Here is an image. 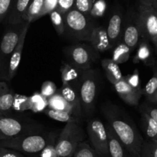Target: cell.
<instances>
[{"instance_id":"7402d4cb","label":"cell","mask_w":157,"mask_h":157,"mask_svg":"<svg viewBox=\"0 0 157 157\" xmlns=\"http://www.w3.org/2000/svg\"><path fill=\"white\" fill-rule=\"evenodd\" d=\"M141 126L147 140L157 143V123L145 112H141Z\"/></svg>"},{"instance_id":"9c48e42d","label":"cell","mask_w":157,"mask_h":157,"mask_svg":"<svg viewBox=\"0 0 157 157\" xmlns=\"http://www.w3.org/2000/svg\"><path fill=\"white\" fill-rule=\"evenodd\" d=\"M137 13L140 37L155 44L157 38V12L152 6L139 4Z\"/></svg>"},{"instance_id":"ba28073f","label":"cell","mask_w":157,"mask_h":157,"mask_svg":"<svg viewBox=\"0 0 157 157\" xmlns=\"http://www.w3.org/2000/svg\"><path fill=\"white\" fill-rule=\"evenodd\" d=\"M29 119L14 115H0V140L15 138L21 134L35 132L38 128Z\"/></svg>"},{"instance_id":"b9f144b4","label":"cell","mask_w":157,"mask_h":157,"mask_svg":"<svg viewBox=\"0 0 157 157\" xmlns=\"http://www.w3.org/2000/svg\"><path fill=\"white\" fill-rule=\"evenodd\" d=\"M140 111L145 112L157 123V107H155L150 103H144L141 105Z\"/></svg>"},{"instance_id":"4dcf8cb0","label":"cell","mask_w":157,"mask_h":157,"mask_svg":"<svg viewBox=\"0 0 157 157\" xmlns=\"http://www.w3.org/2000/svg\"><path fill=\"white\" fill-rule=\"evenodd\" d=\"M52 21V26L55 28V31L59 35H64V15L58 12L57 9L52 11L49 13Z\"/></svg>"},{"instance_id":"603a6c76","label":"cell","mask_w":157,"mask_h":157,"mask_svg":"<svg viewBox=\"0 0 157 157\" xmlns=\"http://www.w3.org/2000/svg\"><path fill=\"white\" fill-rule=\"evenodd\" d=\"M135 62H142L146 65H153V54L149 41L143 38L138 46L136 55L134 58Z\"/></svg>"},{"instance_id":"74e56055","label":"cell","mask_w":157,"mask_h":157,"mask_svg":"<svg viewBox=\"0 0 157 157\" xmlns=\"http://www.w3.org/2000/svg\"><path fill=\"white\" fill-rule=\"evenodd\" d=\"M123 78H124L130 86H131L132 87H133L134 89H142L140 87V79L139 72H138L137 69H136L133 74H130V75H126V76H124Z\"/></svg>"},{"instance_id":"52a82bcc","label":"cell","mask_w":157,"mask_h":157,"mask_svg":"<svg viewBox=\"0 0 157 157\" xmlns=\"http://www.w3.org/2000/svg\"><path fill=\"white\" fill-rule=\"evenodd\" d=\"M26 22L16 26H11L3 35L0 42V78H7L9 60L16 47Z\"/></svg>"},{"instance_id":"7a4b0ae2","label":"cell","mask_w":157,"mask_h":157,"mask_svg":"<svg viewBox=\"0 0 157 157\" xmlns=\"http://www.w3.org/2000/svg\"><path fill=\"white\" fill-rule=\"evenodd\" d=\"M64 36L73 41L89 42L92 31L96 27L93 17L75 8L64 15Z\"/></svg>"},{"instance_id":"9a60e30c","label":"cell","mask_w":157,"mask_h":157,"mask_svg":"<svg viewBox=\"0 0 157 157\" xmlns=\"http://www.w3.org/2000/svg\"><path fill=\"white\" fill-rule=\"evenodd\" d=\"M59 93L71 106L73 111V115L80 119L83 115V110L79 91L71 86H62Z\"/></svg>"},{"instance_id":"5bb4252c","label":"cell","mask_w":157,"mask_h":157,"mask_svg":"<svg viewBox=\"0 0 157 157\" xmlns=\"http://www.w3.org/2000/svg\"><path fill=\"white\" fill-rule=\"evenodd\" d=\"M124 16L121 11H116L112 14L107 27V35L112 49L121 42L124 29Z\"/></svg>"},{"instance_id":"d6a6232c","label":"cell","mask_w":157,"mask_h":157,"mask_svg":"<svg viewBox=\"0 0 157 157\" xmlns=\"http://www.w3.org/2000/svg\"><path fill=\"white\" fill-rule=\"evenodd\" d=\"M140 157H157V143L144 140L141 148Z\"/></svg>"},{"instance_id":"4fadbf2b","label":"cell","mask_w":157,"mask_h":157,"mask_svg":"<svg viewBox=\"0 0 157 157\" xmlns=\"http://www.w3.org/2000/svg\"><path fill=\"white\" fill-rule=\"evenodd\" d=\"M124 78V77H123ZM114 89L121 99L130 106H137L143 95V89H136L128 84L124 78L113 84Z\"/></svg>"},{"instance_id":"7c38bea8","label":"cell","mask_w":157,"mask_h":157,"mask_svg":"<svg viewBox=\"0 0 157 157\" xmlns=\"http://www.w3.org/2000/svg\"><path fill=\"white\" fill-rule=\"evenodd\" d=\"M29 26H30V23L26 22L24 29H23L21 35H20L18 44H17L16 47L15 48L12 55H11L9 63V68H8L7 78H6V80H8V81H11L15 76L17 72H18V66H19L20 62H21L22 51L23 49H24L26 35H27L28 31L29 29Z\"/></svg>"},{"instance_id":"f6af8a7d","label":"cell","mask_w":157,"mask_h":157,"mask_svg":"<svg viewBox=\"0 0 157 157\" xmlns=\"http://www.w3.org/2000/svg\"><path fill=\"white\" fill-rule=\"evenodd\" d=\"M152 6L157 12V0H152Z\"/></svg>"},{"instance_id":"681fc988","label":"cell","mask_w":157,"mask_h":157,"mask_svg":"<svg viewBox=\"0 0 157 157\" xmlns=\"http://www.w3.org/2000/svg\"><path fill=\"white\" fill-rule=\"evenodd\" d=\"M0 115H2V114H1V113H0Z\"/></svg>"},{"instance_id":"7bdbcfd3","label":"cell","mask_w":157,"mask_h":157,"mask_svg":"<svg viewBox=\"0 0 157 157\" xmlns=\"http://www.w3.org/2000/svg\"><path fill=\"white\" fill-rule=\"evenodd\" d=\"M0 157H25L21 152L0 145Z\"/></svg>"},{"instance_id":"83f0119b","label":"cell","mask_w":157,"mask_h":157,"mask_svg":"<svg viewBox=\"0 0 157 157\" xmlns=\"http://www.w3.org/2000/svg\"><path fill=\"white\" fill-rule=\"evenodd\" d=\"M48 107L56 110H62L68 112L73 115V111L68 103L63 98L62 95L57 92L55 95L48 99Z\"/></svg>"},{"instance_id":"d590c367","label":"cell","mask_w":157,"mask_h":157,"mask_svg":"<svg viewBox=\"0 0 157 157\" xmlns=\"http://www.w3.org/2000/svg\"><path fill=\"white\" fill-rule=\"evenodd\" d=\"M106 10V3L104 0H98L95 4H93L90 15L93 18H100L104 15Z\"/></svg>"},{"instance_id":"c3c4849f","label":"cell","mask_w":157,"mask_h":157,"mask_svg":"<svg viewBox=\"0 0 157 157\" xmlns=\"http://www.w3.org/2000/svg\"><path fill=\"white\" fill-rule=\"evenodd\" d=\"M29 157H37V156H29Z\"/></svg>"},{"instance_id":"d6986e66","label":"cell","mask_w":157,"mask_h":157,"mask_svg":"<svg viewBox=\"0 0 157 157\" xmlns=\"http://www.w3.org/2000/svg\"><path fill=\"white\" fill-rule=\"evenodd\" d=\"M105 126L107 133L108 157H126L127 152L115 132L108 124Z\"/></svg>"},{"instance_id":"836d02e7","label":"cell","mask_w":157,"mask_h":157,"mask_svg":"<svg viewBox=\"0 0 157 157\" xmlns=\"http://www.w3.org/2000/svg\"><path fill=\"white\" fill-rule=\"evenodd\" d=\"M93 4V0H75L73 8L82 13L90 15Z\"/></svg>"},{"instance_id":"4316f807","label":"cell","mask_w":157,"mask_h":157,"mask_svg":"<svg viewBox=\"0 0 157 157\" xmlns=\"http://www.w3.org/2000/svg\"><path fill=\"white\" fill-rule=\"evenodd\" d=\"M113 49V55H112V59L115 62L119 65L128 61L129 58H130L131 50L127 45L124 44L123 42H121L118 43Z\"/></svg>"},{"instance_id":"44dd1931","label":"cell","mask_w":157,"mask_h":157,"mask_svg":"<svg viewBox=\"0 0 157 157\" xmlns=\"http://www.w3.org/2000/svg\"><path fill=\"white\" fill-rule=\"evenodd\" d=\"M101 65L104 69L107 79L113 85L122 79L124 77L119 65L112 58H104L101 61Z\"/></svg>"},{"instance_id":"ffe728a7","label":"cell","mask_w":157,"mask_h":157,"mask_svg":"<svg viewBox=\"0 0 157 157\" xmlns=\"http://www.w3.org/2000/svg\"><path fill=\"white\" fill-rule=\"evenodd\" d=\"M14 92L9 89L7 83L0 81V113L8 115L12 111L14 101Z\"/></svg>"},{"instance_id":"6da1fadb","label":"cell","mask_w":157,"mask_h":157,"mask_svg":"<svg viewBox=\"0 0 157 157\" xmlns=\"http://www.w3.org/2000/svg\"><path fill=\"white\" fill-rule=\"evenodd\" d=\"M101 112L126 151L133 157H140L144 139L131 119L122 109L111 103H104Z\"/></svg>"},{"instance_id":"f1b7e54d","label":"cell","mask_w":157,"mask_h":157,"mask_svg":"<svg viewBox=\"0 0 157 157\" xmlns=\"http://www.w3.org/2000/svg\"><path fill=\"white\" fill-rule=\"evenodd\" d=\"M29 99L30 110L32 112H43L48 107V99L43 96L40 92H35Z\"/></svg>"},{"instance_id":"8992f818","label":"cell","mask_w":157,"mask_h":157,"mask_svg":"<svg viewBox=\"0 0 157 157\" xmlns=\"http://www.w3.org/2000/svg\"><path fill=\"white\" fill-rule=\"evenodd\" d=\"M67 62L81 70L91 68L94 62L99 58V52L87 44H75L63 49Z\"/></svg>"},{"instance_id":"e0dca14e","label":"cell","mask_w":157,"mask_h":157,"mask_svg":"<svg viewBox=\"0 0 157 157\" xmlns=\"http://www.w3.org/2000/svg\"><path fill=\"white\" fill-rule=\"evenodd\" d=\"M89 42L98 52H106L112 49L107 35V28L104 26H96L93 29Z\"/></svg>"},{"instance_id":"3957f363","label":"cell","mask_w":157,"mask_h":157,"mask_svg":"<svg viewBox=\"0 0 157 157\" xmlns=\"http://www.w3.org/2000/svg\"><path fill=\"white\" fill-rule=\"evenodd\" d=\"M53 141H55V138L49 135L29 132L21 134L10 139L0 140V145L22 154L33 155L39 153L48 143Z\"/></svg>"},{"instance_id":"f546056e","label":"cell","mask_w":157,"mask_h":157,"mask_svg":"<svg viewBox=\"0 0 157 157\" xmlns=\"http://www.w3.org/2000/svg\"><path fill=\"white\" fill-rule=\"evenodd\" d=\"M73 157H101L90 145L86 142H81L78 144Z\"/></svg>"},{"instance_id":"8d00e7d4","label":"cell","mask_w":157,"mask_h":157,"mask_svg":"<svg viewBox=\"0 0 157 157\" xmlns=\"http://www.w3.org/2000/svg\"><path fill=\"white\" fill-rule=\"evenodd\" d=\"M56 142H51L47 145L41 152L38 153V157H59L57 153L56 148H55Z\"/></svg>"},{"instance_id":"484cf974","label":"cell","mask_w":157,"mask_h":157,"mask_svg":"<svg viewBox=\"0 0 157 157\" xmlns=\"http://www.w3.org/2000/svg\"><path fill=\"white\" fill-rule=\"evenodd\" d=\"M44 4V0H31L29 8L23 16V20L32 23L40 18L41 10Z\"/></svg>"},{"instance_id":"cb8c5ba5","label":"cell","mask_w":157,"mask_h":157,"mask_svg":"<svg viewBox=\"0 0 157 157\" xmlns=\"http://www.w3.org/2000/svg\"><path fill=\"white\" fill-rule=\"evenodd\" d=\"M42 112L45 114L47 116H48L49 118L56 120V121L65 123H75L79 124V119L75 117L70 112H66V111L56 110V109H50V108L47 107Z\"/></svg>"},{"instance_id":"d4e9b609","label":"cell","mask_w":157,"mask_h":157,"mask_svg":"<svg viewBox=\"0 0 157 157\" xmlns=\"http://www.w3.org/2000/svg\"><path fill=\"white\" fill-rule=\"evenodd\" d=\"M143 95H145L149 103L157 105V67L153 71V76L143 89Z\"/></svg>"},{"instance_id":"5b68a950","label":"cell","mask_w":157,"mask_h":157,"mask_svg":"<svg viewBox=\"0 0 157 157\" xmlns=\"http://www.w3.org/2000/svg\"><path fill=\"white\" fill-rule=\"evenodd\" d=\"M98 85L99 77L98 72L91 69L84 70L80 82L79 95L83 114L87 117H90L94 111Z\"/></svg>"},{"instance_id":"277c9868","label":"cell","mask_w":157,"mask_h":157,"mask_svg":"<svg viewBox=\"0 0 157 157\" xmlns=\"http://www.w3.org/2000/svg\"><path fill=\"white\" fill-rule=\"evenodd\" d=\"M86 136L85 131L78 123H66L55 143L58 156L73 157L78 144L84 142Z\"/></svg>"},{"instance_id":"1f68e13d","label":"cell","mask_w":157,"mask_h":157,"mask_svg":"<svg viewBox=\"0 0 157 157\" xmlns=\"http://www.w3.org/2000/svg\"><path fill=\"white\" fill-rule=\"evenodd\" d=\"M12 109L17 111V112H23V111L25 110H30L29 97L25 96V95H15L12 110Z\"/></svg>"},{"instance_id":"7dc6e473","label":"cell","mask_w":157,"mask_h":157,"mask_svg":"<svg viewBox=\"0 0 157 157\" xmlns=\"http://www.w3.org/2000/svg\"><path fill=\"white\" fill-rule=\"evenodd\" d=\"M126 157H133V156H132L131 155H130V154H129L128 152H127V155H126Z\"/></svg>"},{"instance_id":"ac0fdd59","label":"cell","mask_w":157,"mask_h":157,"mask_svg":"<svg viewBox=\"0 0 157 157\" xmlns=\"http://www.w3.org/2000/svg\"><path fill=\"white\" fill-rule=\"evenodd\" d=\"M31 0H15L7 15L8 23L11 26H16L23 22V16L25 14Z\"/></svg>"},{"instance_id":"ab89813d","label":"cell","mask_w":157,"mask_h":157,"mask_svg":"<svg viewBox=\"0 0 157 157\" xmlns=\"http://www.w3.org/2000/svg\"><path fill=\"white\" fill-rule=\"evenodd\" d=\"M75 2V0H58L56 9L62 15H64L74 7Z\"/></svg>"},{"instance_id":"2e32d148","label":"cell","mask_w":157,"mask_h":157,"mask_svg":"<svg viewBox=\"0 0 157 157\" xmlns=\"http://www.w3.org/2000/svg\"><path fill=\"white\" fill-rule=\"evenodd\" d=\"M60 71L62 86H71L79 91L80 82L84 70L77 69L67 62H63Z\"/></svg>"},{"instance_id":"f35d334b","label":"cell","mask_w":157,"mask_h":157,"mask_svg":"<svg viewBox=\"0 0 157 157\" xmlns=\"http://www.w3.org/2000/svg\"><path fill=\"white\" fill-rule=\"evenodd\" d=\"M15 0H0V22L7 17Z\"/></svg>"},{"instance_id":"bcb514c9","label":"cell","mask_w":157,"mask_h":157,"mask_svg":"<svg viewBox=\"0 0 157 157\" xmlns=\"http://www.w3.org/2000/svg\"><path fill=\"white\" fill-rule=\"evenodd\" d=\"M154 46H155V47H156V51H157V38H156V42H155Z\"/></svg>"},{"instance_id":"60d3db41","label":"cell","mask_w":157,"mask_h":157,"mask_svg":"<svg viewBox=\"0 0 157 157\" xmlns=\"http://www.w3.org/2000/svg\"><path fill=\"white\" fill-rule=\"evenodd\" d=\"M58 0H44V4H43L42 10H41L40 18L43 17L47 14L51 13L52 11L56 9L58 6Z\"/></svg>"},{"instance_id":"8fae6325","label":"cell","mask_w":157,"mask_h":157,"mask_svg":"<svg viewBox=\"0 0 157 157\" xmlns=\"http://www.w3.org/2000/svg\"><path fill=\"white\" fill-rule=\"evenodd\" d=\"M140 38L139 19L137 12H130L124 22L122 42L130 50L133 51L138 46Z\"/></svg>"},{"instance_id":"e575fe53","label":"cell","mask_w":157,"mask_h":157,"mask_svg":"<svg viewBox=\"0 0 157 157\" xmlns=\"http://www.w3.org/2000/svg\"><path fill=\"white\" fill-rule=\"evenodd\" d=\"M57 91L56 85L51 81H45L42 83L41 87V92L40 93L45 97L46 99L50 98L53 95H55Z\"/></svg>"},{"instance_id":"ee69618b","label":"cell","mask_w":157,"mask_h":157,"mask_svg":"<svg viewBox=\"0 0 157 157\" xmlns=\"http://www.w3.org/2000/svg\"><path fill=\"white\" fill-rule=\"evenodd\" d=\"M140 5L144 6H152V0H138Z\"/></svg>"},{"instance_id":"30bf717a","label":"cell","mask_w":157,"mask_h":157,"mask_svg":"<svg viewBox=\"0 0 157 157\" xmlns=\"http://www.w3.org/2000/svg\"><path fill=\"white\" fill-rule=\"evenodd\" d=\"M87 132L94 149L101 157H108L107 133L104 123L98 118H89Z\"/></svg>"}]
</instances>
